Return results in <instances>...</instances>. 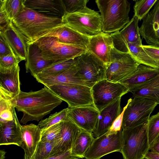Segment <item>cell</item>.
<instances>
[{
	"mask_svg": "<svg viewBox=\"0 0 159 159\" xmlns=\"http://www.w3.org/2000/svg\"><path fill=\"white\" fill-rule=\"evenodd\" d=\"M62 101L45 86L36 91L26 92L21 91L13 100L16 110L23 113L20 121L23 124L29 121L42 119Z\"/></svg>",
	"mask_w": 159,
	"mask_h": 159,
	"instance_id": "6da1fadb",
	"label": "cell"
},
{
	"mask_svg": "<svg viewBox=\"0 0 159 159\" xmlns=\"http://www.w3.org/2000/svg\"><path fill=\"white\" fill-rule=\"evenodd\" d=\"M12 22L30 42L63 24L61 19L46 16L25 7Z\"/></svg>",
	"mask_w": 159,
	"mask_h": 159,
	"instance_id": "7a4b0ae2",
	"label": "cell"
},
{
	"mask_svg": "<svg viewBox=\"0 0 159 159\" xmlns=\"http://www.w3.org/2000/svg\"><path fill=\"white\" fill-rule=\"evenodd\" d=\"M102 31L111 34L122 30L130 21V3L127 0H96Z\"/></svg>",
	"mask_w": 159,
	"mask_h": 159,
	"instance_id": "3957f363",
	"label": "cell"
},
{
	"mask_svg": "<svg viewBox=\"0 0 159 159\" xmlns=\"http://www.w3.org/2000/svg\"><path fill=\"white\" fill-rule=\"evenodd\" d=\"M148 121L135 127L122 129L120 152L124 159H145L150 148Z\"/></svg>",
	"mask_w": 159,
	"mask_h": 159,
	"instance_id": "277c9868",
	"label": "cell"
},
{
	"mask_svg": "<svg viewBox=\"0 0 159 159\" xmlns=\"http://www.w3.org/2000/svg\"><path fill=\"white\" fill-rule=\"evenodd\" d=\"M31 42L38 46L45 59L53 63L75 58L87 50L83 46L61 43L54 37H43Z\"/></svg>",
	"mask_w": 159,
	"mask_h": 159,
	"instance_id": "5b68a950",
	"label": "cell"
},
{
	"mask_svg": "<svg viewBox=\"0 0 159 159\" xmlns=\"http://www.w3.org/2000/svg\"><path fill=\"white\" fill-rule=\"evenodd\" d=\"M62 20L63 24L89 38L102 32L100 14L87 7L73 13H66Z\"/></svg>",
	"mask_w": 159,
	"mask_h": 159,
	"instance_id": "8992f818",
	"label": "cell"
},
{
	"mask_svg": "<svg viewBox=\"0 0 159 159\" xmlns=\"http://www.w3.org/2000/svg\"><path fill=\"white\" fill-rule=\"evenodd\" d=\"M75 59L77 76L88 86L105 79L106 66L91 52L87 50Z\"/></svg>",
	"mask_w": 159,
	"mask_h": 159,
	"instance_id": "52a82bcc",
	"label": "cell"
},
{
	"mask_svg": "<svg viewBox=\"0 0 159 159\" xmlns=\"http://www.w3.org/2000/svg\"><path fill=\"white\" fill-rule=\"evenodd\" d=\"M140 64L130 54L120 52L114 47L111 50L110 63L106 67L105 79L120 83L131 75Z\"/></svg>",
	"mask_w": 159,
	"mask_h": 159,
	"instance_id": "ba28073f",
	"label": "cell"
},
{
	"mask_svg": "<svg viewBox=\"0 0 159 159\" xmlns=\"http://www.w3.org/2000/svg\"><path fill=\"white\" fill-rule=\"evenodd\" d=\"M66 102L70 108L93 105L91 88L78 84L55 85L47 87Z\"/></svg>",
	"mask_w": 159,
	"mask_h": 159,
	"instance_id": "9c48e42d",
	"label": "cell"
},
{
	"mask_svg": "<svg viewBox=\"0 0 159 159\" xmlns=\"http://www.w3.org/2000/svg\"><path fill=\"white\" fill-rule=\"evenodd\" d=\"M157 105L147 98L134 97L124 111L121 129L135 127L148 122Z\"/></svg>",
	"mask_w": 159,
	"mask_h": 159,
	"instance_id": "30bf717a",
	"label": "cell"
},
{
	"mask_svg": "<svg viewBox=\"0 0 159 159\" xmlns=\"http://www.w3.org/2000/svg\"><path fill=\"white\" fill-rule=\"evenodd\" d=\"M91 89L93 105L99 111L129 92L123 84L105 79L96 83Z\"/></svg>",
	"mask_w": 159,
	"mask_h": 159,
	"instance_id": "8fae6325",
	"label": "cell"
},
{
	"mask_svg": "<svg viewBox=\"0 0 159 159\" xmlns=\"http://www.w3.org/2000/svg\"><path fill=\"white\" fill-rule=\"evenodd\" d=\"M122 132L108 131L94 140L86 152L85 159H100L111 152H120L122 148Z\"/></svg>",
	"mask_w": 159,
	"mask_h": 159,
	"instance_id": "7c38bea8",
	"label": "cell"
},
{
	"mask_svg": "<svg viewBox=\"0 0 159 159\" xmlns=\"http://www.w3.org/2000/svg\"><path fill=\"white\" fill-rule=\"evenodd\" d=\"M139 20L134 15L130 21L122 30L110 34L114 46L116 49L125 53L128 43L143 45L138 26Z\"/></svg>",
	"mask_w": 159,
	"mask_h": 159,
	"instance_id": "4fadbf2b",
	"label": "cell"
},
{
	"mask_svg": "<svg viewBox=\"0 0 159 159\" xmlns=\"http://www.w3.org/2000/svg\"><path fill=\"white\" fill-rule=\"evenodd\" d=\"M68 108L67 117L80 129L92 133L99 114L94 106Z\"/></svg>",
	"mask_w": 159,
	"mask_h": 159,
	"instance_id": "5bb4252c",
	"label": "cell"
},
{
	"mask_svg": "<svg viewBox=\"0 0 159 159\" xmlns=\"http://www.w3.org/2000/svg\"><path fill=\"white\" fill-rule=\"evenodd\" d=\"M139 31L148 45L159 47V0L143 19Z\"/></svg>",
	"mask_w": 159,
	"mask_h": 159,
	"instance_id": "9a60e30c",
	"label": "cell"
},
{
	"mask_svg": "<svg viewBox=\"0 0 159 159\" xmlns=\"http://www.w3.org/2000/svg\"><path fill=\"white\" fill-rule=\"evenodd\" d=\"M114 47L110 34L102 32L89 38L87 50L102 61L107 67L110 63L111 50Z\"/></svg>",
	"mask_w": 159,
	"mask_h": 159,
	"instance_id": "2e32d148",
	"label": "cell"
},
{
	"mask_svg": "<svg viewBox=\"0 0 159 159\" xmlns=\"http://www.w3.org/2000/svg\"><path fill=\"white\" fill-rule=\"evenodd\" d=\"M121 98H119L99 111L96 125L92 132L95 138L107 132L114 121L121 113Z\"/></svg>",
	"mask_w": 159,
	"mask_h": 159,
	"instance_id": "e0dca14e",
	"label": "cell"
},
{
	"mask_svg": "<svg viewBox=\"0 0 159 159\" xmlns=\"http://www.w3.org/2000/svg\"><path fill=\"white\" fill-rule=\"evenodd\" d=\"M1 33L11 48L15 55L21 60L26 61L28 43L27 38L11 21Z\"/></svg>",
	"mask_w": 159,
	"mask_h": 159,
	"instance_id": "ac0fdd59",
	"label": "cell"
},
{
	"mask_svg": "<svg viewBox=\"0 0 159 159\" xmlns=\"http://www.w3.org/2000/svg\"><path fill=\"white\" fill-rule=\"evenodd\" d=\"M24 6L48 16L62 18L66 14L62 0H24Z\"/></svg>",
	"mask_w": 159,
	"mask_h": 159,
	"instance_id": "d6986e66",
	"label": "cell"
},
{
	"mask_svg": "<svg viewBox=\"0 0 159 159\" xmlns=\"http://www.w3.org/2000/svg\"><path fill=\"white\" fill-rule=\"evenodd\" d=\"M77 69L75 65L59 74L47 75L38 74L34 78L38 82L46 87L55 85L71 84H78L88 86L77 76Z\"/></svg>",
	"mask_w": 159,
	"mask_h": 159,
	"instance_id": "ffe728a7",
	"label": "cell"
},
{
	"mask_svg": "<svg viewBox=\"0 0 159 159\" xmlns=\"http://www.w3.org/2000/svg\"><path fill=\"white\" fill-rule=\"evenodd\" d=\"M48 36L56 37L63 43L82 46L87 48L89 43V37L64 24L52 29L42 37Z\"/></svg>",
	"mask_w": 159,
	"mask_h": 159,
	"instance_id": "44dd1931",
	"label": "cell"
},
{
	"mask_svg": "<svg viewBox=\"0 0 159 159\" xmlns=\"http://www.w3.org/2000/svg\"><path fill=\"white\" fill-rule=\"evenodd\" d=\"M25 64L26 72H29L34 77L44 69L53 63L45 59L38 46L29 42Z\"/></svg>",
	"mask_w": 159,
	"mask_h": 159,
	"instance_id": "7402d4cb",
	"label": "cell"
},
{
	"mask_svg": "<svg viewBox=\"0 0 159 159\" xmlns=\"http://www.w3.org/2000/svg\"><path fill=\"white\" fill-rule=\"evenodd\" d=\"M62 123V134L60 138L57 140L52 156L71 150L80 131V129L69 118Z\"/></svg>",
	"mask_w": 159,
	"mask_h": 159,
	"instance_id": "603a6c76",
	"label": "cell"
},
{
	"mask_svg": "<svg viewBox=\"0 0 159 159\" xmlns=\"http://www.w3.org/2000/svg\"><path fill=\"white\" fill-rule=\"evenodd\" d=\"M14 119L0 124V145L14 144L20 147L22 143L21 125L13 111Z\"/></svg>",
	"mask_w": 159,
	"mask_h": 159,
	"instance_id": "cb8c5ba5",
	"label": "cell"
},
{
	"mask_svg": "<svg viewBox=\"0 0 159 159\" xmlns=\"http://www.w3.org/2000/svg\"><path fill=\"white\" fill-rule=\"evenodd\" d=\"M41 130L34 124L21 125L22 143L20 147L30 159L34 158L38 144L40 141Z\"/></svg>",
	"mask_w": 159,
	"mask_h": 159,
	"instance_id": "d4e9b609",
	"label": "cell"
},
{
	"mask_svg": "<svg viewBox=\"0 0 159 159\" xmlns=\"http://www.w3.org/2000/svg\"><path fill=\"white\" fill-rule=\"evenodd\" d=\"M159 69L140 64L136 70L129 77L120 83L125 85L129 91L145 84L156 77Z\"/></svg>",
	"mask_w": 159,
	"mask_h": 159,
	"instance_id": "484cf974",
	"label": "cell"
},
{
	"mask_svg": "<svg viewBox=\"0 0 159 159\" xmlns=\"http://www.w3.org/2000/svg\"><path fill=\"white\" fill-rule=\"evenodd\" d=\"M20 71L18 65L11 71L0 73V89L16 96L19 95L21 91Z\"/></svg>",
	"mask_w": 159,
	"mask_h": 159,
	"instance_id": "4316f807",
	"label": "cell"
},
{
	"mask_svg": "<svg viewBox=\"0 0 159 159\" xmlns=\"http://www.w3.org/2000/svg\"><path fill=\"white\" fill-rule=\"evenodd\" d=\"M133 97L147 98L159 104V73L154 78L145 84L130 90Z\"/></svg>",
	"mask_w": 159,
	"mask_h": 159,
	"instance_id": "83f0119b",
	"label": "cell"
},
{
	"mask_svg": "<svg viewBox=\"0 0 159 159\" xmlns=\"http://www.w3.org/2000/svg\"><path fill=\"white\" fill-rule=\"evenodd\" d=\"M94 138L92 133L80 129L71 149L72 154L84 158Z\"/></svg>",
	"mask_w": 159,
	"mask_h": 159,
	"instance_id": "f1b7e54d",
	"label": "cell"
},
{
	"mask_svg": "<svg viewBox=\"0 0 159 159\" xmlns=\"http://www.w3.org/2000/svg\"><path fill=\"white\" fill-rule=\"evenodd\" d=\"M125 53L130 54L140 64L158 69L154 60L146 52L142 46L137 44L128 43L126 46Z\"/></svg>",
	"mask_w": 159,
	"mask_h": 159,
	"instance_id": "f546056e",
	"label": "cell"
},
{
	"mask_svg": "<svg viewBox=\"0 0 159 159\" xmlns=\"http://www.w3.org/2000/svg\"><path fill=\"white\" fill-rule=\"evenodd\" d=\"M23 1L24 0H0V6L12 21L24 9Z\"/></svg>",
	"mask_w": 159,
	"mask_h": 159,
	"instance_id": "4dcf8cb0",
	"label": "cell"
},
{
	"mask_svg": "<svg viewBox=\"0 0 159 159\" xmlns=\"http://www.w3.org/2000/svg\"><path fill=\"white\" fill-rule=\"evenodd\" d=\"M75 64V58L57 62L52 64L38 74L47 75L59 74L67 70Z\"/></svg>",
	"mask_w": 159,
	"mask_h": 159,
	"instance_id": "1f68e13d",
	"label": "cell"
},
{
	"mask_svg": "<svg viewBox=\"0 0 159 159\" xmlns=\"http://www.w3.org/2000/svg\"><path fill=\"white\" fill-rule=\"evenodd\" d=\"M68 107L51 114L48 118L41 120L38 125L41 130L68 119L67 112Z\"/></svg>",
	"mask_w": 159,
	"mask_h": 159,
	"instance_id": "d6a6232c",
	"label": "cell"
},
{
	"mask_svg": "<svg viewBox=\"0 0 159 159\" xmlns=\"http://www.w3.org/2000/svg\"><path fill=\"white\" fill-rule=\"evenodd\" d=\"M57 140L52 141L40 140L35 151L34 159H46L51 157Z\"/></svg>",
	"mask_w": 159,
	"mask_h": 159,
	"instance_id": "836d02e7",
	"label": "cell"
},
{
	"mask_svg": "<svg viewBox=\"0 0 159 159\" xmlns=\"http://www.w3.org/2000/svg\"><path fill=\"white\" fill-rule=\"evenodd\" d=\"M158 0L135 1L134 6V15L141 21L146 16Z\"/></svg>",
	"mask_w": 159,
	"mask_h": 159,
	"instance_id": "e575fe53",
	"label": "cell"
},
{
	"mask_svg": "<svg viewBox=\"0 0 159 159\" xmlns=\"http://www.w3.org/2000/svg\"><path fill=\"white\" fill-rule=\"evenodd\" d=\"M62 122L41 130L40 140L43 141H52L59 139L62 132Z\"/></svg>",
	"mask_w": 159,
	"mask_h": 159,
	"instance_id": "d590c367",
	"label": "cell"
},
{
	"mask_svg": "<svg viewBox=\"0 0 159 159\" xmlns=\"http://www.w3.org/2000/svg\"><path fill=\"white\" fill-rule=\"evenodd\" d=\"M148 133L150 148L159 136V112L150 117L148 121Z\"/></svg>",
	"mask_w": 159,
	"mask_h": 159,
	"instance_id": "8d00e7d4",
	"label": "cell"
},
{
	"mask_svg": "<svg viewBox=\"0 0 159 159\" xmlns=\"http://www.w3.org/2000/svg\"><path fill=\"white\" fill-rule=\"evenodd\" d=\"M21 60L13 54L0 57V73H4L16 67Z\"/></svg>",
	"mask_w": 159,
	"mask_h": 159,
	"instance_id": "74e56055",
	"label": "cell"
},
{
	"mask_svg": "<svg viewBox=\"0 0 159 159\" xmlns=\"http://www.w3.org/2000/svg\"><path fill=\"white\" fill-rule=\"evenodd\" d=\"M66 13L78 11L86 7L89 0H62Z\"/></svg>",
	"mask_w": 159,
	"mask_h": 159,
	"instance_id": "f35d334b",
	"label": "cell"
},
{
	"mask_svg": "<svg viewBox=\"0 0 159 159\" xmlns=\"http://www.w3.org/2000/svg\"><path fill=\"white\" fill-rule=\"evenodd\" d=\"M132 99V98H130L128 100L127 104L123 108V110L120 114L114 121L109 131L116 132L122 129L121 127L124 111Z\"/></svg>",
	"mask_w": 159,
	"mask_h": 159,
	"instance_id": "ab89813d",
	"label": "cell"
},
{
	"mask_svg": "<svg viewBox=\"0 0 159 159\" xmlns=\"http://www.w3.org/2000/svg\"><path fill=\"white\" fill-rule=\"evenodd\" d=\"M142 47L153 59L159 69V47L149 45H142Z\"/></svg>",
	"mask_w": 159,
	"mask_h": 159,
	"instance_id": "60d3db41",
	"label": "cell"
},
{
	"mask_svg": "<svg viewBox=\"0 0 159 159\" xmlns=\"http://www.w3.org/2000/svg\"><path fill=\"white\" fill-rule=\"evenodd\" d=\"M10 54L15 55L8 43L2 35L0 33V57Z\"/></svg>",
	"mask_w": 159,
	"mask_h": 159,
	"instance_id": "b9f144b4",
	"label": "cell"
},
{
	"mask_svg": "<svg viewBox=\"0 0 159 159\" xmlns=\"http://www.w3.org/2000/svg\"><path fill=\"white\" fill-rule=\"evenodd\" d=\"M13 110H5L0 112V124L6 123L14 119Z\"/></svg>",
	"mask_w": 159,
	"mask_h": 159,
	"instance_id": "7bdbcfd3",
	"label": "cell"
},
{
	"mask_svg": "<svg viewBox=\"0 0 159 159\" xmlns=\"http://www.w3.org/2000/svg\"><path fill=\"white\" fill-rule=\"evenodd\" d=\"M12 21L8 17L3 8L0 7V30L3 31Z\"/></svg>",
	"mask_w": 159,
	"mask_h": 159,
	"instance_id": "ee69618b",
	"label": "cell"
},
{
	"mask_svg": "<svg viewBox=\"0 0 159 159\" xmlns=\"http://www.w3.org/2000/svg\"><path fill=\"white\" fill-rule=\"evenodd\" d=\"M81 158L79 156L72 155L71 150L63 153L50 157L46 159H78Z\"/></svg>",
	"mask_w": 159,
	"mask_h": 159,
	"instance_id": "f6af8a7d",
	"label": "cell"
},
{
	"mask_svg": "<svg viewBox=\"0 0 159 159\" xmlns=\"http://www.w3.org/2000/svg\"><path fill=\"white\" fill-rule=\"evenodd\" d=\"M150 152L159 153V136L150 148Z\"/></svg>",
	"mask_w": 159,
	"mask_h": 159,
	"instance_id": "bcb514c9",
	"label": "cell"
},
{
	"mask_svg": "<svg viewBox=\"0 0 159 159\" xmlns=\"http://www.w3.org/2000/svg\"><path fill=\"white\" fill-rule=\"evenodd\" d=\"M145 159H159V153L149 151L146 155Z\"/></svg>",
	"mask_w": 159,
	"mask_h": 159,
	"instance_id": "7dc6e473",
	"label": "cell"
},
{
	"mask_svg": "<svg viewBox=\"0 0 159 159\" xmlns=\"http://www.w3.org/2000/svg\"><path fill=\"white\" fill-rule=\"evenodd\" d=\"M6 152L2 150H0V159H4Z\"/></svg>",
	"mask_w": 159,
	"mask_h": 159,
	"instance_id": "c3c4849f",
	"label": "cell"
},
{
	"mask_svg": "<svg viewBox=\"0 0 159 159\" xmlns=\"http://www.w3.org/2000/svg\"><path fill=\"white\" fill-rule=\"evenodd\" d=\"M24 159H34V158L32 159H30L27 157V156L25 154Z\"/></svg>",
	"mask_w": 159,
	"mask_h": 159,
	"instance_id": "681fc988",
	"label": "cell"
}]
</instances>
